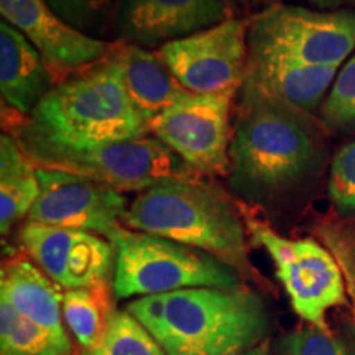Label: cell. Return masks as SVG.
<instances>
[{"instance_id": "27", "label": "cell", "mask_w": 355, "mask_h": 355, "mask_svg": "<svg viewBox=\"0 0 355 355\" xmlns=\"http://www.w3.org/2000/svg\"><path fill=\"white\" fill-rule=\"evenodd\" d=\"M66 24L79 30H97L109 17L114 0H44Z\"/></svg>"}, {"instance_id": "23", "label": "cell", "mask_w": 355, "mask_h": 355, "mask_svg": "<svg viewBox=\"0 0 355 355\" xmlns=\"http://www.w3.org/2000/svg\"><path fill=\"white\" fill-rule=\"evenodd\" d=\"M279 355H355V321L343 329H306L282 336L277 343Z\"/></svg>"}, {"instance_id": "16", "label": "cell", "mask_w": 355, "mask_h": 355, "mask_svg": "<svg viewBox=\"0 0 355 355\" xmlns=\"http://www.w3.org/2000/svg\"><path fill=\"white\" fill-rule=\"evenodd\" d=\"M110 58L121 68L133 107L148 123L191 94L173 76L157 51L121 42L115 43Z\"/></svg>"}, {"instance_id": "28", "label": "cell", "mask_w": 355, "mask_h": 355, "mask_svg": "<svg viewBox=\"0 0 355 355\" xmlns=\"http://www.w3.org/2000/svg\"><path fill=\"white\" fill-rule=\"evenodd\" d=\"M308 2L321 8H336L340 6H347V3H355V0H308Z\"/></svg>"}, {"instance_id": "24", "label": "cell", "mask_w": 355, "mask_h": 355, "mask_svg": "<svg viewBox=\"0 0 355 355\" xmlns=\"http://www.w3.org/2000/svg\"><path fill=\"white\" fill-rule=\"evenodd\" d=\"M318 241L331 250L344 273L355 321V219L324 220L314 229Z\"/></svg>"}, {"instance_id": "11", "label": "cell", "mask_w": 355, "mask_h": 355, "mask_svg": "<svg viewBox=\"0 0 355 355\" xmlns=\"http://www.w3.org/2000/svg\"><path fill=\"white\" fill-rule=\"evenodd\" d=\"M40 196L28 222L76 229L112 242L122 232L127 199L112 186L79 175L38 168Z\"/></svg>"}, {"instance_id": "3", "label": "cell", "mask_w": 355, "mask_h": 355, "mask_svg": "<svg viewBox=\"0 0 355 355\" xmlns=\"http://www.w3.org/2000/svg\"><path fill=\"white\" fill-rule=\"evenodd\" d=\"M123 224L207 252L242 278L255 277L243 214L224 191L199 178L166 181L140 193L128 206Z\"/></svg>"}, {"instance_id": "13", "label": "cell", "mask_w": 355, "mask_h": 355, "mask_svg": "<svg viewBox=\"0 0 355 355\" xmlns=\"http://www.w3.org/2000/svg\"><path fill=\"white\" fill-rule=\"evenodd\" d=\"M0 13L37 48L56 83L107 60L115 48L66 24L44 0H0Z\"/></svg>"}, {"instance_id": "4", "label": "cell", "mask_w": 355, "mask_h": 355, "mask_svg": "<svg viewBox=\"0 0 355 355\" xmlns=\"http://www.w3.org/2000/svg\"><path fill=\"white\" fill-rule=\"evenodd\" d=\"M3 125L37 168L91 178L121 193H144L166 181L201 176L155 137L74 144L48 135L17 110L3 115Z\"/></svg>"}, {"instance_id": "8", "label": "cell", "mask_w": 355, "mask_h": 355, "mask_svg": "<svg viewBox=\"0 0 355 355\" xmlns=\"http://www.w3.org/2000/svg\"><path fill=\"white\" fill-rule=\"evenodd\" d=\"M355 50V10L275 3L248 21V53L311 66H336Z\"/></svg>"}, {"instance_id": "30", "label": "cell", "mask_w": 355, "mask_h": 355, "mask_svg": "<svg viewBox=\"0 0 355 355\" xmlns=\"http://www.w3.org/2000/svg\"><path fill=\"white\" fill-rule=\"evenodd\" d=\"M242 2H248V0H242Z\"/></svg>"}, {"instance_id": "1", "label": "cell", "mask_w": 355, "mask_h": 355, "mask_svg": "<svg viewBox=\"0 0 355 355\" xmlns=\"http://www.w3.org/2000/svg\"><path fill=\"white\" fill-rule=\"evenodd\" d=\"M239 101L227 183L245 201H272L316 170L321 144L303 110L247 84L241 86Z\"/></svg>"}, {"instance_id": "17", "label": "cell", "mask_w": 355, "mask_h": 355, "mask_svg": "<svg viewBox=\"0 0 355 355\" xmlns=\"http://www.w3.org/2000/svg\"><path fill=\"white\" fill-rule=\"evenodd\" d=\"M56 86L37 48L15 26L0 24V92L17 112L30 115Z\"/></svg>"}, {"instance_id": "25", "label": "cell", "mask_w": 355, "mask_h": 355, "mask_svg": "<svg viewBox=\"0 0 355 355\" xmlns=\"http://www.w3.org/2000/svg\"><path fill=\"white\" fill-rule=\"evenodd\" d=\"M321 117L327 127L336 130L355 127V55L332 83L321 107Z\"/></svg>"}, {"instance_id": "14", "label": "cell", "mask_w": 355, "mask_h": 355, "mask_svg": "<svg viewBox=\"0 0 355 355\" xmlns=\"http://www.w3.org/2000/svg\"><path fill=\"white\" fill-rule=\"evenodd\" d=\"M117 19L123 42L159 48L232 17L225 0H119Z\"/></svg>"}, {"instance_id": "7", "label": "cell", "mask_w": 355, "mask_h": 355, "mask_svg": "<svg viewBox=\"0 0 355 355\" xmlns=\"http://www.w3.org/2000/svg\"><path fill=\"white\" fill-rule=\"evenodd\" d=\"M243 220L250 242L273 260L293 311L309 326L329 329L327 311L349 304L344 273L329 248L313 237H282L252 214H243Z\"/></svg>"}, {"instance_id": "20", "label": "cell", "mask_w": 355, "mask_h": 355, "mask_svg": "<svg viewBox=\"0 0 355 355\" xmlns=\"http://www.w3.org/2000/svg\"><path fill=\"white\" fill-rule=\"evenodd\" d=\"M114 286L110 282L99 285L63 291V319L71 334L81 345V350L91 349L101 343L107 331L112 306Z\"/></svg>"}, {"instance_id": "31", "label": "cell", "mask_w": 355, "mask_h": 355, "mask_svg": "<svg viewBox=\"0 0 355 355\" xmlns=\"http://www.w3.org/2000/svg\"><path fill=\"white\" fill-rule=\"evenodd\" d=\"M225 2H230V0H225Z\"/></svg>"}, {"instance_id": "18", "label": "cell", "mask_w": 355, "mask_h": 355, "mask_svg": "<svg viewBox=\"0 0 355 355\" xmlns=\"http://www.w3.org/2000/svg\"><path fill=\"white\" fill-rule=\"evenodd\" d=\"M0 298L58 336H68L63 319V293L37 265L26 259L8 260L2 266Z\"/></svg>"}, {"instance_id": "22", "label": "cell", "mask_w": 355, "mask_h": 355, "mask_svg": "<svg viewBox=\"0 0 355 355\" xmlns=\"http://www.w3.org/2000/svg\"><path fill=\"white\" fill-rule=\"evenodd\" d=\"M81 355H166L155 337L128 311L115 309L101 343Z\"/></svg>"}, {"instance_id": "10", "label": "cell", "mask_w": 355, "mask_h": 355, "mask_svg": "<svg viewBox=\"0 0 355 355\" xmlns=\"http://www.w3.org/2000/svg\"><path fill=\"white\" fill-rule=\"evenodd\" d=\"M157 53L191 94L237 92L248 63V21L229 19L163 44Z\"/></svg>"}, {"instance_id": "12", "label": "cell", "mask_w": 355, "mask_h": 355, "mask_svg": "<svg viewBox=\"0 0 355 355\" xmlns=\"http://www.w3.org/2000/svg\"><path fill=\"white\" fill-rule=\"evenodd\" d=\"M20 243L35 265L63 290L99 285L114 275L115 247L97 234L26 222L20 229Z\"/></svg>"}, {"instance_id": "9", "label": "cell", "mask_w": 355, "mask_h": 355, "mask_svg": "<svg viewBox=\"0 0 355 355\" xmlns=\"http://www.w3.org/2000/svg\"><path fill=\"white\" fill-rule=\"evenodd\" d=\"M235 92L189 94L148 123V132L199 175H227Z\"/></svg>"}, {"instance_id": "21", "label": "cell", "mask_w": 355, "mask_h": 355, "mask_svg": "<svg viewBox=\"0 0 355 355\" xmlns=\"http://www.w3.org/2000/svg\"><path fill=\"white\" fill-rule=\"evenodd\" d=\"M0 355H73V345L0 298Z\"/></svg>"}, {"instance_id": "15", "label": "cell", "mask_w": 355, "mask_h": 355, "mask_svg": "<svg viewBox=\"0 0 355 355\" xmlns=\"http://www.w3.org/2000/svg\"><path fill=\"white\" fill-rule=\"evenodd\" d=\"M336 76V66H311L286 58L248 53L242 84L303 112H313Z\"/></svg>"}, {"instance_id": "6", "label": "cell", "mask_w": 355, "mask_h": 355, "mask_svg": "<svg viewBox=\"0 0 355 355\" xmlns=\"http://www.w3.org/2000/svg\"><path fill=\"white\" fill-rule=\"evenodd\" d=\"M115 247L114 296L144 298L189 288L235 290L243 286L242 275L199 248L123 229L112 239Z\"/></svg>"}, {"instance_id": "29", "label": "cell", "mask_w": 355, "mask_h": 355, "mask_svg": "<svg viewBox=\"0 0 355 355\" xmlns=\"http://www.w3.org/2000/svg\"><path fill=\"white\" fill-rule=\"evenodd\" d=\"M242 355H266V354L261 349H252V350H248V352L242 354Z\"/></svg>"}, {"instance_id": "5", "label": "cell", "mask_w": 355, "mask_h": 355, "mask_svg": "<svg viewBox=\"0 0 355 355\" xmlns=\"http://www.w3.org/2000/svg\"><path fill=\"white\" fill-rule=\"evenodd\" d=\"M48 135L74 144L141 139L148 122L133 107L112 58L68 76L26 115Z\"/></svg>"}, {"instance_id": "26", "label": "cell", "mask_w": 355, "mask_h": 355, "mask_svg": "<svg viewBox=\"0 0 355 355\" xmlns=\"http://www.w3.org/2000/svg\"><path fill=\"white\" fill-rule=\"evenodd\" d=\"M327 193L343 219H355V140L337 150L331 163Z\"/></svg>"}, {"instance_id": "19", "label": "cell", "mask_w": 355, "mask_h": 355, "mask_svg": "<svg viewBox=\"0 0 355 355\" xmlns=\"http://www.w3.org/2000/svg\"><path fill=\"white\" fill-rule=\"evenodd\" d=\"M40 196L38 168L21 152L15 139H0V232L10 234L20 219L28 217Z\"/></svg>"}, {"instance_id": "2", "label": "cell", "mask_w": 355, "mask_h": 355, "mask_svg": "<svg viewBox=\"0 0 355 355\" xmlns=\"http://www.w3.org/2000/svg\"><path fill=\"white\" fill-rule=\"evenodd\" d=\"M166 355H242L270 334L263 300L245 286L189 288L128 301Z\"/></svg>"}]
</instances>
